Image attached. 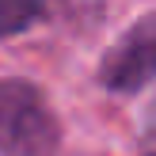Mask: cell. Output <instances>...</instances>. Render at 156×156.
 <instances>
[{
    "mask_svg": "<svg viewBox=\"0 0 156 156\" xmlns=\"http://www.w3.org/2000/svg\"><path fill=\"white\" fill-rule=\"evenodd\" d=\"M57 122L27 80H0V156H53Z\"/></svg>",
    "mask_w": 156,
    "mask_h": 156,
    "instance_id": "1",
    "label": "cell"
},
{
    "mask_svg": "<svg viewBox=\"0 0 156 156\" xmlns=\"http://www.w3.org/2000/svg\"><path fill=\"white\" fill-rule=\"evenodd\" d=\"M99 80L118 95H133L156 80V15H141L107 50L99 65Z\"/></svg>",
    "mask_w": 156,
    "mask_h": 156,
    "instance_id": "2",
    "label": "cell"
},
{
    "mask_svg": "<svg viewBox=\"0 0 156 156\" xmlns=\"http://www.w3.org/2000/svg\"><path fill=\"white\" fill-rule=\"evenodd\" d=\"M145 156H156V149H149V152H145Z\"/></svg>",
    "mask_w": 156,
    "mask_h": 156,
    "instance_id": "5",
    "label": "cell"
},
{
    "mask_svg": "<svg viewBox=\"0 0 156 156\" xmlns=\"http://www.w3.org/2000/svg\"><path fill=\"white\" fill-rule=\"evenodd\" d=\"M145 137H149V145L156 149V103H152V111H149V126H145Z\"/></svg>",
    "mask_w": 156,
    "mask_h": 156,
    "instance_id": "4",
    "label": "cell"
},
{
    "mask_svg": "<svg viewBox=\"0 0 156 156\" xmlns=\"http://www.w3.org/2000/svg\"><path fill=\"white\" fill-rule=\"evenodd\" d=\"M42 12L46 8L38 4V0H0V38L4 34H19V30L30 27Z\"/></svg>",
    "mask_w": 156,
    "mask_h": 156,
    "instance_id": "3",
    "label": "cell"
}]
</instances>
